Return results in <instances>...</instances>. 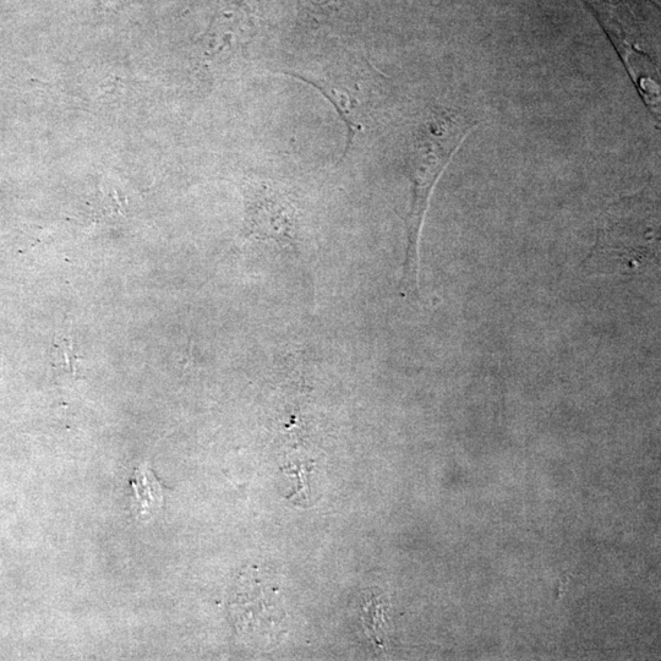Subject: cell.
<instances>
[{"label": "cell", "instance_id": "52a82bcc", "mask_svg": "<svg viewBox=\"0 0 661 661\" xmlns=\"http://www.w3.org/2000/svg\"><path fill=\"white\" fill-rule=\"evenodd\" d=\"M102 2L105 3L107 7H112V5L116 4L118 0H102Z\"/></svg>", "mask_w": 661, "mask_h": 661}, {"label": "cell", "instance_id": "6da1fadb", "mask_svg": "<svg viewBox=\"0 0 661 661\" xmlns=\"http://www.w3.org/2000/svg\"><path fill=\"white\" fill-rule=\"evenodd\" d=\"M453 109L439 108L420 127L408 158L412 200L406 217L407 248L403 264L402 291L419 296V242L431 194L451 158L468 134L477 127Z\"/></svg>", "mask_w": 661, "mask_h": 661}, {"label": "cell", "instance_id": "7a4b0ae2", "mask_svg": "<svg viewBox=\"0 0 661 661\" xmlns=\"http://www.w3.org/2000/svg\"><path fill=\"white\" fill-rule=\"evenodd\" d=\"M635 199H625L609 210L592 258L625 260L626 269L636 267L638 262L653 253L657 243L654 223L649 225L643 206Z\"/></svg>", "mask_w": 661, "mask_h": 661}, {"label": "cell", "instance_id": "3957f363", "mask_svg": "<svg viewBox=\"0 0 661 661\" xmlns=\"http://www.w3.org/2000/svg\"><path fill=\"white\" fill-rule=\"evenodd\" d=\"M248 231L260 239L291 242L296 232V211L291 202L273 188L261 185L249 191Z\"/></svg>", "mask_w": 661, "mask_h": 661}, {"label": "cell", "instance_id": "277c9868", "mask_svg": "<svg viewBox=\"0 0 661 661\" xmlns=\"http://www.w3.org/2000/svg\"><path fill=\"white\" fill-rule=\"evenodd\" d=\"M131 510L139 518L154 516L163 507V485L147 464L135 469L130 480Z\"/></svg>", "mask_w": 661, "mask_h": 661}, {"label": "cell", "instance_id": "8992f818", "mask_svg": "<svg viewBox=\"0 0 661 661\" xmlns=\"http://www.w3.org/2000/svg\"><path fill=\"white\" fill-rule=\"evenodd\" d=\"M310 7L318 12H335L341 8L343 0H307Z\"/></svg>", "mask_w": 661, "mask_h": 661}, {"label": "cell", "instance_id": "5b68a950", "mask_svg": "<svg viewBox=\"0 0 661 661\" xmlns=\"http://www.w3.org/2000/svg\"><path fill=\"white\" fill-rule=\"evenodd\" d=\"M311 469L313 468H309L308 466H305L304 463L299 464L298 467L292 466L291 464L289 468H283L284 472L297 475L298 477L299 488L297 489L296 493L292 494L291 497L300 495V497H303L304 500H307L308 491L305 489H307L309 485V483L307 482V477Z\"/></svg>", "mask_w": 661, "mask_h": 661}]
</instances>
